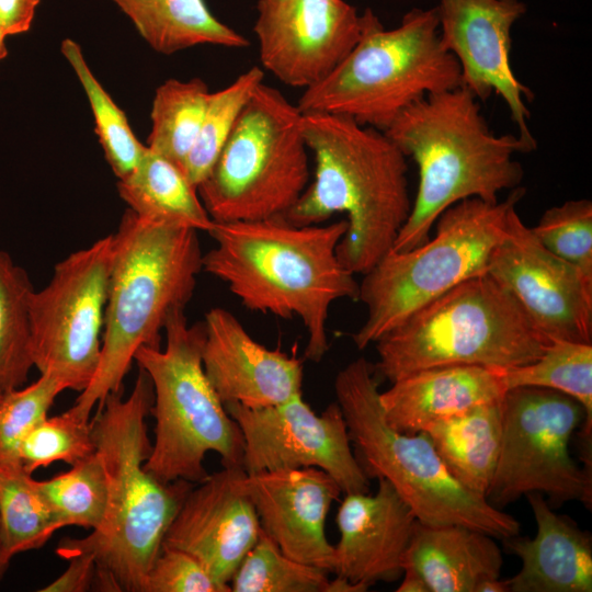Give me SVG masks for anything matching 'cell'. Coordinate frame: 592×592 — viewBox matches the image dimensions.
<instances>
[{
    "label": "cell",
    "instance_id": "cell-1",
    "mask_svg": "<svg viewBox=\"0 0 592 592\" xmlns=\"http://www.w3.org/2000/svg\"><path fill=\"white\" fill-rule=\"evenodd\" d=\"M346 227L345 219L296 225L284 216L215 223L216 246L203 254V270L250 310L298 317L308 333L305 358L320 362L329 350L331 305L358 300V283L337 254Z\"/></svg>",
    "mask_w": 592,
    "mask_h": 592
},
{
    "label": "cell",
    "instance_id": "cell-2",
    "mask_svg": "<svg viewBox=\"0 0 592 592\" xmlns=\"http://www.w3.org/2000/svg\"><path fill=\"white\" fill-rule=\"evenodd\" d=\"M300 127L314 179L284 217L314 225L344 213L338 258L353 274H365L391 250L410 214L407 157L385 132L348 116L303 113Z\"/></svg>",
    "mask_w": 592,
    "mask_h": 592
},
{
    "label": "cell",
    "instance_id": "cell-3",
    "mask_svg": "<svg viewBox=\"0 0 592 592\" xmlns=\"http://www.w3.org/2000/svg\"><path fill=\"white\" fill-rule=\"evenodd\" d=\"M153 403L148 374L139 368L132 392L106 396L93 417L92 434L109 482L103 525L84 538H67L95 556L94 582L102 591L143 592L146 576L192 483H163L144 464L152 444L146 417Z\"/></svg>",
    "mask_w": 592,
    "mask_h": 592
},
{
    "label": "cell",
    "instance_id": "cell-4",
    "mask_svg": "<svg viewBox=\"0 0 592 592\" xmlns=\"http://www.w3.org/2000/svg\"><path fill=\"white\" fill-rule=\"evenodd\" d=\"M414 160L419 182L410 214L391 250L413 249L430 238L440 215L467 200L499 201L524 177L517 153L536 146L519 135L498 136L465 87L429 94L405 109L385 130Z\"/></svg>",
    "mask_w": 592,
    "mask_h": 592
},
{
    "label": "cell",
    "instance_id": "cell-5",
    "mask_svg": "<svg viewBox=\"0 0 592 592\" xmlns=\"http://www.w3.org/2000/svg\"><path fill=\"white\" fill-rule=\"evenodd\" d=\"M203 270L197 230L148 219L127 208L113 234L98 369L70 410L90 420L95 405L122 387L140 346H160L170 314L185 307Z\"/></svg>",
    "mask_w": 592,
    "mask_h": 592
},
{
    "label": "cell",
    "instance_id": "cell-6",
    "mask_svg": "<svg viewBox=\"0 0 592 592\" xmlns=\"http://www.w3.org/2000/svg\"><path fill=\"white\" fill-rule=\"evenodd\" d=\"M551 342L486 273L456 285L382 335L375 342L374 372L392 383L441 366L516 367L537 360Z\"/></svg>",
    "mask_w": 592,
    "mask_h": 592
},
{
    "label": "cell",
    "instance_id": "cell-7",
    "mask_svg": "<svg viewBox=\"0 0 592 592\" xmlns=\"http://www.w3.org/2000/svg\"><path fill=\"white\" fill-rule=\"evenodd\" d=\"M334 391L360 466L368 478L387 480L419 522L463 525L501 539L519 535L517 520L462 486L424 432L403 433L386 422L368 361L358 357L344 366Z\"/></svg>",
    "mask_w": 592,
    "mask_h": 592
},
{
    "label": "cell",
    "instance_id": "cell-8",
    "mask_svg": "<svg viewBox=\"0 0 592 592\" xmlns=\"http://www.w3.org/2000/svg\"><path fill=\"white\" fill-rule=\"evenodd\" d=\"M364 32L348 56L304 90L301 113H328L385 132L409 105L462 86L460 67L440 38L435 8L412 9L386 30L366 9Z\"/></svg>",
    "mask_w": 592,
    "mask_h": 592
},
{
    "label": "cell",
    "instance_id": "cell-9",
    "mask_svg": "<svg viewBox=\"0 0 592 592\" xmlns=\"http://www.w3.org/2000/svg\"><path fill=\"white\" fill-rule=\"evenodd\" d=\"M163 330V350L140 346L134 355L153 389L155 443L144 467L163 483H200L208 476V452L217 453L224 467H241L243 437L204 372L203 322L189 326L179 308Z\"/></svg>",
    "mask_w": 592,
    "mask_h": 592
},
{
    "label": "cell",
    "instance_id": "cell-10",
    "mask_svg": "<svg viewBox=\"0 0 592 592\" xmlns=\"http://www.w3.org/2000/svg\"><path fill=\"white\" fill-rule=\"evenodd\" d=\"M524 195L525 189L519 186L503 201H460L440 215L432 238L408 251L390 250L363 274L358 300L367 314L353 334L356 348L375 343L428 303L486 274L508 214Z\"/></svg>",
    "mask_w": 592,
    "mask_h": 592
},
{
    "label": "cell",
    "instance_id": "cell-11",
    "mask_svg": "<svg viewBox=\"0 0 592 592\" xmlns=\"http://www.w3.org/2000/svg\"><path fill=\"white\" fill-rule=\"evenodd\" d=\"M297 104L262 82L243 111L198 196L215 223L284 216L309 184V149Z\"/></svg>",
    "mask_w": 592,
    "mask_h": 592
},
{
    "label": "cell",
    "instance_id": "cell-12",
    "mask_svg": "<svg viewBox=\"0 0 592 592\" xmlns=\"http://www.w3.org/2000/svg\"><path fill=\"white\" fill-rule=\"evenodd\" d=\"M502 433L496 470L486 499L504 506L538 492L550 503L578 500L591 509L592 475L569 452L585 411L572 397L548 388L515 387L501 400Z\"/></svg>",
    "mask_w": 592,
    "mask_h": 592
},
{
    "label": "cell",
    "instance_id": "cell-13",
    "mask_svg": "<svg viewBox=\"0 0 592 592\" xmlns=\"http://www.w3.org/2000/svg\"><path fill=\"white\" fill-rule=\"evenodd\" d=\"M113 234L70 253L30 298L31 355L41 374L83 391L100 362Z\"/></svg>",
    "mask_w": 592,
    "mask_h": 592
},
{
    "label": "cell",
    "instance_id": "cell-14",
    "mask_svg": "<svg viewBox=\"0 0 592 592\" xmlns=\"http://www.w3.org/2000/svg\"><path fill=\"white\" fill-rule=\"evenodd\" d=\"M243 437L241 467L247 474L283 468L317 467L345 494L369 491V478L351 446L338 402L317 414L303 395L283 403L250 409L225 405Z\"/></svg>",
    "mask_w": 592,
    "mask_h": 592
},
{
    "label": "cell",
    "instance_id": "cell-15",
    "mask_svg": "<svg viewBox=\"0 0 592 592\" xmlns=\"http://www.w3.org/2000/svg\"><path fill=\"white\" fill-rule=\"evenodd\" d=\"M487 273L511 293L547 339L592 343V277L547 250L516 206L508 214Z\"/></svg>",
    "mask_w": 592,
    "mask_h": 592
},
{
    "label": "cell",
    "instance_id": "cell-16",
    "mask_svg": "<svg viewBox=\"0 0 592 592\" xmlns=\"http://www.w3.org/2000/svg\"><path fill=\"white\" fill-rule=\"evenodd\" d=\"M253 26L263 69L304 90L323 80L360 41L366 12L344 0H259Z\"/></svg>",
    "mask_w": 592,
    "mask_h": 592
},
{
    "label": "cell",
    "instance_id": "cell-17",
    "mask_svg": "<svg viewBox=\"0 0 592 592\" xmlns=\"http://www.w3.org/2000/svg\"><path fill=\"white\" fill-rule=\"evenodd\" d=\"M435 10L441 43L459 64L462 86L479 101L500 96L519 136L537 147L525 102L534 93L511 65L512 27L526 13V4L522 0H440Z\"/></svg>",
    "mask_w": 592,
    "mask_h": 592
},
{
    "label": "cell",
    "instance_id": "cell-18",
    "mask_svg": "<svg viewBox=\"0 0 592 592\" xmlns=\"http://www.w3.org/2000/svg\"><path fill=\"white\" fill-rule=\"evenodd\" d=\"M244 476L240 466L224 467L191 488L162 542V547L196 558L226 592L231 591L235 571L261 533L243 489Z\"/></svg>",
    "mask_w": 592,
    "mask_h": 592
},
{
    "label": "cell",
    "instance_id": "cell-19",
    "mask_svg": "<svg viewBox=\"0 0 592 592\" xmlns=\"http://www.w3.org/2000/svg\"><path fill=\"white\" fill-rule=\"evenodd\" d=\"M242 483L261 531L286 556L333 573L326 520L342 491L329 474L317 467L283 468L246 473Z\"/></svg>",
    "mask_w": 592,
    "mask_h": 592
},
{
    "label": "cell",
    "instance_id": "cell-20",
    "mask_svg": "<svg viewBox=\"0 0 592 592\" xmlns=\"http://www.w3.org/2000/svg\"><path fill=\"white\" fill-rule=\"evenodd\" d=\"M204 372L225 405L260 409L303 395V361L278 348L257 342L224 308H213L203 321Z\"/></svg>",
    "mask_w": 592,
    "mask_h": 592
},
{
    "label": "cell",
    "instance_id": "cell-21",
    "mask_svg": "<svg viewBox=\"0 0 592 592\" xmlns=\"http://www.w3.org/2000/svg\"><path fill=\"white\" fill-rule=\"evenodd\" d=\"M417 517L395 488L378 478L375 494H345L337 513L335 576L354 584L398 580Z\"/></svg>",
    "mask_w": 592,
    "mask_h": 592
},
{
    "label": "cell",
    "instance_id": "cell-22",
    "mask_svg": "<svg viewBox=\"0 0 592 592\" xmlns=\"http://www.w3.org/2000/svg\"><path fill=\"white\" fill-rule=\"evenodd\" d=\"M508 390L500 368L451 365L418 371L379 394L386 422L403 433L499 401Z\"/></svg>",
    "mask_w": 592,
    "mask_h": 592
},
{
    "label": "cell",
    "instance_id": "cell-23",
    "mask_svg": "<svg viewBox=\"0 0 592 592\" xmlns=\"http://www.w3.org/2000/svg\"><path fill=\"white\" fill-rule=\"evenodd\" d=\"M537 531L534 538L504 539L522 567L508 579L510 592H591L592 540L571 519L559 515L543 494H526Z\"/></svg>",
    "mask_w": 592,
    "mask_h": 592
},
{
    "label": "cell",
    "instance_id": "cell-24",
    "mask_svg": "<svg viewBox=\"0 0 592 592\" xmlns=\"http://www.w3.org/2000/svg\"><path fill=\"white\" fill-rule=\"evenodd\" d=\"M402 567L415 570L430 592H475L499 578L502 554L493 537L463 525H430L417 520Z\"/></svg>",
    "mask_w": 592,
    "mask_h": 592
},
{
    "label": "cell",
    "instance_id": "cell-25",
    "mask_svg": "<svg viewBox=\"0 0 592 592\" xmlns=\"http://www.w3.org/2000/svg\"><path fill=\"white\" fill-rule=\"evenodd\" d=\"M501 400L436 421L422 431L449 474L466 489L483 498L491 485L500 451Z\"/></svg>",
    "mask_w": 592,
    "mask_h": 592
},
{
    "label": "cell",
    "instance_id": "cell-26",
    "mask_svg": "<svg viewBox=\"0 0 592 592\" xmlns=\"http://www.w3.org/2000/svg\"><path fill=\"white\" fill-rule=\"evenodd\" d=\"M158 53L198 45L246 48L247 37L219 21L205 0H112Z\"/></svg>",
    "mask_w": 592,
    "mask_h": 592
},
{
    "label": "cell",
    "instance_id": "cell-27",
    "mask_svg": "<svg viewBox=\"0 0 592 592\" xmlns=\"http://www.w3.org/2000/svg\"><path fill=\"white\" fill-rule=\"evenodd\" d=\"M117 191L140 217L182 224L208 234L215 226L197 187L184 171L147 146L135 170L118 180Z\"/></svg>",
    "mask_w": 592,
    "mask_h": 592
},
{
    "label": "cell",
    "instance_id": "cell-28",
    "mask_svg": "<svg viewBox=\"0 0 592 592\" xmlns=\"http://www.w3.org/2000/svg\"><path fill=\"white\" fill-rule=\"evenodd\" d=\"M508 389L542 387L563 392L581 403L585 411L581 437L585 468L592 464V343L553 341L534 362L500 368Z\"/></svg>",
    "mask_w": 592,
    "mask_h": 592
},
{
    "label": "cell",
    "instance_id": "cell-29",
    "mask_svg": "<svg viewBox=\"0 0 592 592\" xmlns=\"http://www.w3.org/2000/svg\"><path fill=\"white\" fill-rule=\"evenodd\" d=\"M210 91L194 78L169 79L155 93L147 147L182 170L196 140Z\"/></svg>",
    "mask_w": 592,
    "mask_h": 592
},
{
    "label": "cell",
    "instance_id": "cell-30",
    "mask_svg": "<svg viewBox=\"0 0 592 592\" xmlns=\"http://www.w3.org/2000/svg\"><path fill=\"white\" fill-rule=\"evenodd\" d=\"M27 273L0 250V392L22 387L34 366L31 355Z\"/></svg>",
    "mask_w": 592,
    "mask_h": 592
},
{
    "label": "cell",
    "instance_id": "cell-31",
    "mask_svg": "<svg viewBox=\"0 0 592 592\" xmlns=\"http://www.w3.org/2000/svg\"><path fill=\"white\" fill-rule=\"evenodd\" d=\"M58 531L52 512L23 468L0 466V536L3 559L42 547Z\"/></svg>",
    "mask_w": 592,
    "mask_h": 592
},
{
    "label": "cell",
    "instance_id": "cell-32",
    "mask_svg": "<svg viewBox=\"0 0 592 592\" xmlns=\"http://www.w3.org/2000/svg\"><path fill=\"white\" fill-rule=\"evenodd\" d=\"M57 530L79 526L99 530L109 505V482L96 451L70 470L48 480H36Z\"/></svg>",
    "mask_w": 592,
    "mask_h": 592
},
{
    "label": "cell",
    "instance_id": "cell-33",
    "mask_svg": "<svg viewBox=\"0 0 592 592\" xmlns=\"http://www.w3.org/2000/svg\"><path fill=\"white\" fill-rule=\"evenodd\" d=\"M60 50L86 91L95 123V133L105 158L118 180L137 167L146 146L134 135L125 113L95 78L78 43L65 38Z\"/></svg>",
    "mask_w": 592,
    "mask_h": 592
},
{
    "label": "cell",
    "instance_id": "cell-34",
    "mask_svg": "<svg viewBox=\"0 0 592 592\" xmlns=\"http://www.w3.org/2000/svg\"><path fill=\"white\" fill-rule=\"evenodd\" d=\"M262 82L263 69L253 66L225 88L210 92L200 132L183 167L196 187L209 173L241 112Z\"/></svg>",
    "mask_w": 592,
    "mask_h": 592
},
{
    "label": "cell",
    "instance_id": "cell-35",
    "mask_svg": "<svg viewBox=\"0 0 592 592\" xmlns=\"http://www.w3.org/2000/svg\"><path fill=\"white\" fill-rule=\"evenodd\" d=\"M326 570L286 556L262 531L231 581L232 592H328Z\"/></svg>",
    "mask_w": 592,
    "mask_h": 592
},
{
    "label": "cell",
    "instance_id": "cell-36",
    "mask_svg": "<svg viewBox=\"0 0 592 592\" xmlns=\"http://www.w3.org/2000/svg\"><path fill=\"white\" fill-rule=\"evenodd\" d=\"M95 452L90 420L70 409L59 415L46 418L23 439L20 459L23 469L32 475L56 460L75 466Z\"/></svg>",
    "mask_w": 592,
    "mask_h": 592
},
{
    "label": "cell",
    "instance_id": "cell-37",
    "mask_svg": "<svg viewBox=\"0 0 592 592\" xmlns=\"http://www.w3.org/2000/svg\"><path fill=\"white\" fill-rule=\"evenodd\" d=\"M49 374L23 388L3 392L0 398V466L23 468L20 445L37 424L47 418L55 398L65 390Z\"/></svg>",
    "mask_w": 592,
    "mask_h": 592
},
{
    "label": "cell",
    "instance_id": "cell-38",
    "mask_svg": "<svg viewBox=\"0 0 592 592\" xmlns=\"http://www.w3.org/2000/svg\"><path fill=\"white\" fill-rule=\"evenodd\" d=\"M550 252L592 277V202L569 200L544 212L531 228Z\"/></svg>",
    "mask_w": 592,
    "mask_h": 592
},
{
    "label": "cell",
    "instance_id": "cell-39",
    "mask_svg": "<svg viewBox=\"0 0 592 592\" xmlns=\"http://www.w3.org/2000/svg\"><path fill=\"white\" fill-rule=\"evenodd\" d=\"M143 592H226L192 555L162 547L144 583Z\"/></svg>",
    "mask_w": 592,
    "mask_h": 592
},
{
    "label": "cell",
    "instance_id": "cell-40",
    "mask_svg": "<svg viewBox=\"0 0 592 592\" xmlns=\"http://www.w3.org/2000/svg\"><path fill=\"white\" fill-rule=\"evenodd\" d=\"M56 553L69 560L67 569L47 584L42 592H84L88 591L95 578L96 561L92 551L72 545L64 539Z\"/></svg>",
    "mask_w": 592,
    "mask_h": 592
},
{
    "label": "cell",
    "instance_id": "cell-41",
    "mask_svg": "<svg viewBox=\"0 0 592 592\" xmlns=\"http://www.w3.org/2000/svg\"><path fill=\"white\" fill-rule=\"evenodd\" d=\"M41 0H0V29L8 35L30 30Z\"/></svg>",
    "mask_w": 592,
    "mask_h": 592
},
{
    "label": "cell",
    "instance_id": "cell-42",
    "mask_svg": "<svg viewBox=\"0 0 592 592\" xmlns=\"http://www.w3.org/2000/svg\"><path fill=\"white\" fill-rule=\"evenodd\" d=\"M397 592H430L422 577L411 568H405Z\"/></svg>",
    "mask_w": 592,
    "mask_h": 592
},
{
    "label": "cell",
    "instance_id": "cell-43",
    "mask_svg": "<svg viewBox=\"0 0 592 592\" xmlns=\"http://www.w3.org/2000/svg\"><path fill=\"white\" fill-rule=\"evenodd\" d=\"M368 587L364 584H354L346 579L335 576L333 580H330L328 592H364Z\"/></svg>",
    "mask_w": 592,
    "mask_h": 592
},
{
    "label": "cell",
    "instance_id": "cell-44",
    "mask_svg": "<svg viewBox=\"0 0 592 592\" xmlns=\"http://www.w3.org/2000/svg\"><path fill=\"white\" fill-rule=\"evenodd\" d=\"M475 592H510L509 582L499 578L488 579L480 582Z\"/></svg>",
    "mask_w": 592,
    "mask_h": 592
},
{
    "label": "cell",
    "instance_id": "cell-45",
    "mask_svg": "<svg viewBox=\"0 0 592 592\" xmlns=\"http://www.w3.org/2000/svg\"><path fill=\"white\" fill-rule=\"evenodd\" d=\"M5 37H7L5 34L0 29V60L5 58V56L8 55V49L5 46Z\"/></svg>",
    "mask_w": 592,
    "mask_h": 592
},
{
    "label": "cell",
    "instance_id": "cell-46",
    "mask_svg": "<svg viewBox=\"0 0 592 592\" xmlns=\"http://www.w3.org/2000/svg\"><path fill=\"white\" fill-rule=\"evenodd\" d=\"M9 563L3 559L2 547H1V536H0V581L2 580L4 572L8 569Z\"/></svg>",
    "mask_w": 592,
    "mask_h": 592
},
{
    "label": "cell",
    "instance_id": "cell-47",
    "mask_svg": "<svg viewBox=\"0 0 592 592\" xmlns=\"http://www.w3.org/2000/svg\"><path fill=\"white\" fill-rule=\"evenodd\" d=\"M2 394H3V392H0V398H1V395H2Z\"/></svg>",
    "mask_w": 592,
    "mask_h": 592
}]
</instances>
